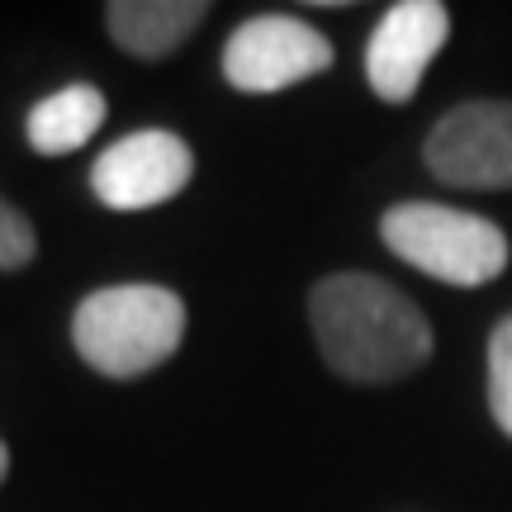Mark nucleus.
<instances>
[{
	"instance_id": "9b49d317",
	"label": "nucleus",
	"mask_w": 512,
	"mask_h": 512,
	"mask_svg": "<svg viewBox=\"0 0 512 512\" xmlns=\"http://www.w3.org/2000/svg\"><path fill=\"white\" fill-rule=\"evenodd\" d=\"M38 256L34 223L19 214L10 200H0V271H24Z\"/></svg>"
},
{
	"instance_id": "6e6552de",
	"label": "nucleus",
	"mask_w": 512,
	"mask_h": 512,
	"mask_svg": "<svg viewBox=\"0 0 512 512\" xmlns=\"http://www.w3.org/2000/svg\"><path fill=\"white\" fill-rule=\"evenodd\" d=\"M204 19H209L204 0H110L105 5L110 38L138 62H157V57L176 53Z\"/></svg>"
},
{
	"instance_id": "f8f14e48",
	"label": "nucleus",
	"mask_w": 512,
	"mask_h": 512,
	"mask_svg": "<svg viewBox=\"0 0 512 512\" xmlns=\"http://www.w3.org/2000/svg\"><path fill=\"white\" fill-rule=\"evenodd\" d=\"M10 475V451H5V441H0V479Z\"/></svg>"
},
{
	"instance_id": "7ed1b4c3",
	"label": "nucleus",
	"mask_w": 512,
	"mask_h": 512,
	"mask_svg": "<svg viewBox=\"0 0 512 512\" xmlns=\"http://www.w3.org/2000/svg\"><path fill=\"white\" fill-rule=\"evenodd\" d=\"M380 238L413 271L456 290H479L508 271V233L494 219H479L451 204H389L380 219Z\"/></svg>"
},
{
	"instance_id": "0eeeda50",
	"label": "nucleus",
	"mask_w": 512,
	"mask_h": 512,
	"mask_svg": "<svg viewBox=\"0 0 512 512\" xmlns=\"http://www.w3.org/2000/svg\"><path fill=\"white\" fill-rule=\"evenodd\" d=\"M451 38V10L441 0H399L389 5L366 43V81L384 105H408L418 95L432 57Z\"/></svg>"
},
{
	"instance_id": "423d86ee",
	"label": "nucleus",
	"mask_w": 512,
	"mask_h": 512,
	"mask_svg": "<svg viewBox=\"0 0 512 512\" xmlns=\"http://www.w3.org/2000/svg\"><path fill=\"white\" fill-rule=\"evenodd\" d=\"M422 162L456 190H512V100H470L441 114Z\"/></svg>"
},
{
	"instance_id": "f257e3e1",
	"label": "nucleus",
	"mask_w": 512,
	"mask_h": 512,
	"mask_svg": "<svg viewBox=\"0 0 512 512\" xmlns=\"http://www.w3.org/2000/svg\"><path fill=\"white\" fill-rule=\"evenodd\" d=\"M309 323L328 370L351 384H394L432 361L427 313L380 275L342 271L318 280Z\"/></svg>"
},
{
	"instance_id": "9d476101",
	"label": "nucleus",
	"mask_w": 512,
	"mask_h": 512,
	"mask_svg": "<svg viewBox=\"0 0 512 512\" xmlns=\"http://www.w3.org/2000/svg\"><path fill=\"white\" fill-rule=\"evenodd\" d=\"M489 413L512 437V313L489 337Z\"/></svg>"
},
{
	"instance_id": "f03ea898",
	"label": "nucleus",
	"mask_w": 512,
	"mask_h": 512,
	"mask_svg": "<svg viewBox=\"0 0 512 512\" xmlns=\"http://www.w3.org/2000/svg\"><path fill=\"white\" fill-rule=\"evenodd\" d=\"M185 342V304L166 285H105L72 313L76 356L110 380H138L171 361Z\"/></svg>"
},
{
	"instance_id": "1a4fd4ad",
	"label": "nucleus",
	"mask_w": 512,
	"mask_h": 512,
	"mask_svg": "<svg viewBox=\"0 0 512 512\" xmlns=\"http://www.w3.org/2000/svg\"><path fill=\"white\" fill-rule=\"evenodd\" d=\"M105 91L100 86H86V81H76V86H62V91L43 95L29 119H24V133H29V147L43 152V157H67L76 147H86L100 133L105 124Z\"/></svg>"
},
{
	"instance_id": "20e7f679",
	"label": "nucleus",
	"mask_w": 512,
	"mask_h": 512,
	"mask_svg": "<svg viewBox=\"0 0 512 512\" xmlns=\"http://www.w3.org/2000/svg\"><path fill=\"white\" fill-rule=\"evenodd\" d=\"M337 62L328 34L294 15H252L223 43V81L242 95L290 91Z\"/></svg>"
},
{
	"instance_id": "39448f33",
	"label": "nucleus",
	"mask_w": 512,
	"mask_h": 512,
	"mask_svg": "<svg viewBox=\"0 0 512 512\" xmlns=\"http://www.w3.org/2000/svg\"><path fill=\"white\" fill-rule=\"evenodd\" d=\"M195 176V152L171 128H133L91 166L95 200L114 214H138L176 200Z\"/></svg>"
}]
</instances>
